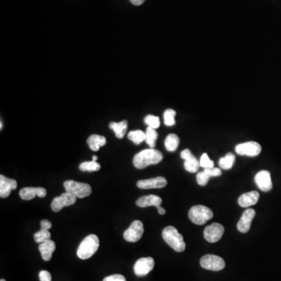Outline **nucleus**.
<instances>
[{
    "mask_svg": "<svg viewBox=\"0 0 281 281\" xmlns=\"http://www.w3.org/2000/svg\"><path fill=\"white\" fill-rule=\"evenodd\" d=\"M163 159V154L159 151L150 148L135 155L133 164L137 169H144L150 165L158 164Z\"/></svg>",
    "mask_w": 281,
    "mask_h": 281,
    "instance_id": "obj_1",
    "label": "nucleus"
},
{
    "mask_svg": "<svg viewBox=\"0 0 281 281\" xmlns=\"http://www.w3.org/2000/svg\"><path fill=\"white\" fill-rule=\"evenodd\" d=\"M162 236L166 243L174 251L177 252L185 251L186 244L184 241V237L173 226L165 227L162 232Z\"/></svg>",
    "mask_w": 281,
    "mask_h": 281,
    "instance_id": "obj_2",
    "label": "nucleus"
},
{
    "mask_svg": "<svg viewBox=\"0 0 281 281\" xmlns=\"http://www.w3.org/2000/svg\"><path fill=\"white\" fill-rule=\"evenodd\" d=\"M99 247V240L96 235L90 234L81 241L78 246L77 255L80 259H88L95 254Z\"/></svg>",
    "mask_w": 281,
    "mask_h": 281,
    "instance_id": "obj_3",
    "label": "nucleus"
},
{
    "mask_svg": "<svg viewBox=\"0 0 281 281\" xmlns=\"http://www.w3.org/2000/svg\"><path fill=\"white\" fill-rule=\"evenodd\" d=\"M213 217V211L205 205H195L189 210L188 217L193 223L203 225Z\"/></svg>",
    "mask_w": 281,
    "mask_h": 281,
    "instance_id": "obj_4",
    "label": "nucleus"
},
{
    "mask_svg": "<svg viewBox=\"0 0 281 281\" xmlns=\"http://www.w3.org/2000/svg\"><path fill=\"white\" fill-rule=\"evenodd\" d=\"M63 186L66 192L75 195L77 199H84L92 194V187L85 183L69 180L65 181Z\"/></svg>",
    "mask_w": 281,
    "mask_h": 281,
    "instance_id": "obj_5",
    "label": "nucleus"
},
{
    "mask_svg": "<svg viewBox=\"0 0 281 281\" xmlns=\"http://www.w3.org/2000/svg\"><path fill=\"white\" fill-rule=\"evenodd\" d=\"M200 265L203 269L211 271H220L224 269L226 263L218 255H205L200 259Z\"/></svg>",
    "mask_w": 281,
    "mask_h": 281,
    "instance_id": "obj_6",
    "label": "nucleus"
},
{
    "mask_svg": "<svg viewBox=\"0 0 281 281\" xmlns=\"http://www.w3.org/2000/svg\"><path fill=\"white\" fill-rule=\"evenodd\" d=\"M143 233H144V226L142 222L140 220H135L125 231L124 238L128 242L135 243L141 238Z\"/></svg>",
    "mask_w": 281,
    "mask_h": 281,
    "instance_id": "obj_7",
    "label": "nucleus"
},
{
    "mask_svg": "<svg viewBox=\"0 0 281 281\" xmlns=\"http://www.w3.org/2000/svg\"><path fill=\"white\" fill-rule=\"evenodd\" d=\"M236 153L241 156L254 157L259 156L262 152L261 145L255 141H248V142L239 144L235 148Z\"/></svg>",
    "mask_w": 281,
    "mask_h": 281,
    "instance_id": "obj_8",
    "label": "nucleus"
},
{
    "mask_svg": "<svg viewBox=\"0 0 281 281\" xmlns=\"http://www.w3.org/2000/svg\"><path fill=\"white\" fill-rule=\"evenodd\" d=\"M224 234V227L218 223H212L204 230V237L208 242L216 243L220 240Z\"/></svg>",
    "mask_w": 281,
    "mask_h": 281,
    "instance_id": "obj_9",
    "label": "nucleus"
},
{
    "mask_svg": "<svg viewBox=\"0 0 281 281\" xmlns=\"http://www.w3.org/2000/svg\"><path fill=\"white\" fill-rule=\"evenodd\" d=\"M77 198L72 194L68 192L62 193L61 196L56 197L52 203H51V208L55 213L60 212L61 209L65 206L72 205L76 203Z\"/></svg>",
    "mask_w": 281,
    "mask_h": 281,
    "instance_id": "obj_10",
    "label": "nucleus"
},
{
    "mask_svg": "<svg viewBox=\"0 0 281 281\" xmlns=\"http://www.w3.org/2000/svg\"><path fill=\"white\" fill-rule=\"evenodd\" d=\"M155 266L154 259L152 257L140 258L134 265V271L138 277H144L153 270Z\"/></svg>",
    "mask_w": 281,
    "mask_h": 281,
    "instance_id": "obj_11",
    "label": "nucleus"
},
{
    "mask_svg": "<svg viewBox=\"0 0 281 281\" xmlns=\"http://www.w3.org/2000/svg\"><path fill=\"white\" fill-rule=\"evenodd\" d=\"M255 182L261 191H269L273 188L271 175L268 171H259L255 177Z\"/></svg>",
    "mask_w": 281,
    "mask_h": 281,
    "instance_id": "obj_12",
    "label": "nucleus"
},
{
    "mask_svg": "<svg viewBox=\"0 0 281 281\" xmlns=\"http://www.w3.org/2000/svg\"><path fill=\"white\" fill-rule=\"evenodd\" d=\"M181 156L183 159H185L184 167L187 172L190 173H196L199 170L200 163L198 159L193 156L192 153L190 152L189 149H185L181 153Z\"/></svg>",
    "mask_w": 281,
    "mask_h": 281,
    "instance_id": "obj_13",
    "label": "nucleus"
},
{
    "mask_svg": "<svg viewBox=\"0 0 281 281\" xmlns=\"http://www.w3.org/2000/svg\"><path fill=\"white\" fill-rule=\"evenodd\" d=\"M167 185V179L163 177L140 180L137 182V187L140 189L163 188Z\"/></svg>",
    "mask_w": 281,
    "mask_h": 281,
    "instance_id": "obj_14",
    "label": "nucleus"
},
{
    "mask_svg": "<svg viewBox=\"0 0 281 281\" xmlns=\"http://www.w3.org/2000/svg\"><path fill=\"white\" fill-rule=\"evenodd\" d=\"M255 216V211L254 209H246L237 223V228L238 231H240L241 233H248L251 228V222Z\"/></svg>",
    "mask_w": 281,
    "mask_h": 281,
    "instance_id": "obj_15",
    "label": "nucleus"
},
{
    "mask_svg": "<svg viewBox=\"0 0 281 281\" xmlns=\"http://www.w3.org/2000/svg\"><path fill=\"white\" fill-rule=\"evenodd\" d=\"M17 187V183L14 179L7 178L4 175H0V197L2 199L10 196L12 190Z\"/></svg>",
    "mask_w": 281,
    "mask_h": 281,
    "instance_id": "obj_16",
    "label": "nucleus"
},
{
    "mask_svg": "<svg viewBox=\"0 0 281 281\" xmlns=\"http://www.w3.org/2000/svg\"><path fill=\"white\" fill-rule=\"evenodd\" d=\"M259 199V193L256 191H250L245 193L243 195L239 197L238 204L240 206L243 208L254 205L258 203Z\"/></svg>",
    "mask_w": 281,
    "mask_h": 281,
    "instance_id": "obj_17",
    "label": "nucleus"
},
{
    "mask_svg": "<svg viewBox=\"0 0 281 281\" xmlns=\"http://www.w3.org/2000/svg\"><path fill=\"white\" fill-rule=\"evenodd\" d=\"M38 249L42 255V259L46 262L50 261L52 259V253L54 252L56 249V244L52 240L41 243L38 246Z\"/></svg>",
    "mask_w": 281,
    "mask_h": 281,
    "instance_id": "obj_18",
    "label": "nucleus"
},
{
    "mask_svg": "<svg viewBox=\"0 0 281 281\" xmlns=\"http://www.w3.org/2000/svg\"><path fill=\"white\" fill-rule=\"evenodd\" d=\"M162 199L157 195H145V196L140 197L136 202V205L141 208L145 207L155 206L160 205L162 204Z\"/></svg>",
    "mask_w": 281,
    "mask_h": 281,
    "instance_id": "obj_19",
    "label": "nucleus"
},
{
    "mask_svg": "<svg viewBox=\"0 0 281 281\" xmlns=\"http://www.w3.org/2000/svg\"><path fill=\"white\" fill-rule=\"evenodd\" d=\"M87 143L89 148L94 152L99 150L101 147L104 146L107 144V139L104 136L98 135H93L89 137Z\"/></svg>",
    "mask_w": 281,
    "mask_h": 281,
    "instance_id": "obj_20",
    "label": "nucleus"
},
{
    "mask_svg": "<svg viewBox=\"0 0 281 281\" xmlns=\"http://www.w3.org/2000/svg\"><path fill=\"white\" fill-rule=\"evenodd\" d=\"M128 123L126 121H122L121 122H112L109 124V127L114 131L115 135L118 139H121L125 137L127 129Z\"/></svg>",
    "mask_w": 281,
    "mask_h": 281,
    "instance_id": "obj_21",
    "label": "nucleus"
},
{
    "mask_svg": "<svg viewBox=\"0 0 281 281\" xmlns=\"http://www.w3.org/2000/svg\"><path fill=\"white\" fill-rule=\"evenodd\" d=\"M179 144H180V139L175 134L169 135L165 140V147L169 152H175L177 150Z\"/></svg>",
    "mask_w": 281,
    "mask_h": 281,
    "instance_id": "obj_22",
    "label": "nucleus"
},
{
    "mask_svg": "<svg viewBox=\"0 0 281 281\" xmlns=\"http://www.w3.org/2000/svg\"><path fill=\"white\" fill-rule=\"evenodd\" d=\"M235 159L236 158H235V156L233 153H227L224 157H222L219 159V167L223 170H231L233 167Z\"/></svg>",
    "mask_w": 281,
    "mask_h": 281,
    "instance_id": "obj_23",
    "label": "nucleus"
},
{
    "mask_svg": "<svg viewBox=\"0 0 281 281\" xmlns=\"http://www.w3.org/2000/svg\"><path fill=\"white\" fill-rule=\"evenodd\" d=\"M157 139H158V133L156 131V129L148 126L145 131V141L151 149H154Z\"/></svg>",
    "mask_w": 281,
    "mask_h": 281,
    "instance_id": "obj_24",
    "label": "nucleus"
},
{
    "mask_svg": "<svg viewBox=\"0 0 281 281\" xmlns=\"http://www.w3.org/2000/svg\"><path fill=\"white\" fill-rule=\"evenodd\" d=\"M101 166L96 161H89V162H84L80 163L79 169L80 171L84 172H94L100 170Z\"/></svg>",
    "mask_w": 281,
    "mask_h": 281,
    "instance_id": "obj_25",
    "label": "nucleus"
},
{
    "mask_svg": "<svg viewBox=\"0 0 281 281\" xmlns=\"http://www.w3.org/2000/svg\"><path fill=\"white\" fill-rule=\"evenodd\" d=\"M128 139L136 145H139L145 140V132L140 130L131 131L128 134Z\"/></svg>",
    "mask_w": 281,
    "mask_h": 281,
    "instance_id": "obj_26",
    "label": "nucleus"
},
{
    "mask_svg": "<svg viewBox=\"0 0 281 281\" xmlns=\"http://www.w3.org/2000/svg\"><path fill=\"white\" fill-rule=\"evenodd\" d=\"M19 195L23 200H25V201L31 200L34 199V197L37 196L36 187H24L20 190Z\"/></svg>",
    "mask_w": 281,
    "mask_h": 281,
    "instance_id": "obj_27",
    "label": "nucleus"
},
{
    "mask_svg": "<svg viewBox=\"0 0 281 281\" xmlns=\"http://www.w3.org/2000/svg\"><path fill=\"white\" fill-rule=\"evenodd\" d=\"M34 239L37 243L41 244L46 242L48 240H51L50 232L48 230L41 229L37 233L34 234Z\"/></svg>",
    "mask_w": 281,
    "mask_h": 281,
    "instance_id": "obj_28",
    "label": "nucleus"
},
{
    "mask_svg": "<svg viewBox=\"0 0 281 281\" xmlns=\"http://www.w3.org/2000/svg\"><path fill=\"white\" fill-rule=\"evenodd\" d=\"M175 116H176V111L173 110L172 109H168L165 111L164 114H163L165 125L167 126H173L176 124Z\"/></svg>",
    "mask_w": 281,
    "mask_h": 281,
    "instance_id": "obj_29",
    "label": "nucleus"
},
{
    "mask_svg": "<svg viewBox=\"0 0 281 281\" xmlns=\"http://www.w3.org/2000/svg\"><path fill=\"white\" fill-rule=\"evenodd\" d=\"M145 123L148 126L152 128H159L160 126V121L159 118L154 115H148L145 118Z\"/></svg>",
    "mask_w": 281,
    "mask_h": 281,
    "instance_id": "obj_30",
    "label": "nucleus"
},
{
    "mask_svg": "<svg viewBox=\"0 0 281 281\" xmlns=\"http://www.w3.org/2000/svg\"><path fill=\"white\" fill-rule=\"evenodd\" d=\"M199 163H200V166L204 169L214 167V162L209 159V156L207 155V153L203 154Z\"/></svg>",
    "mask_w": 281,
    "mask_h": 281,
    "instance_id": "obj_31",
    "label": "nucleus"
},
{
    "mask_svg": "<svg viewBox=\"0 0 281 281\" xmlns=\"http://www.w3.org/2000/svg\"><path fill=\"white\" fill-rule=\"evenodd\" d=\"M204 172H205V174H206L209 178L213 177H219V176H220V175L222 174V171H221L220 169L217 168V167L204 169Z\"/></svg>",
    "mask_w": 281,
    "mask_h": 281,
    "instance_id": "obj_32",
    "label": "nucleus"
},
{
    "mask_svg": "<svg viewBox=\"0 0 281 281\" xmlns=\"http://www.w3.org/2000/svg\"><path fill=\"white\" fill-rule=\"evenodd\" d=\"M197 182L200 186H205L209 182V177L205 174V172H199L197 174Z\"/></svg>",
    "mask_w": 281,
    "mask_h": 281,
    "instance_id": "obj_33",
    "label": "nucleus"
},
{
    "mask_svg": "<svg viewBox=\"0 0 281 281\" xmlns=\"http://www.w3.org/2000/svg\"><path fill=\"white\" fill-rule=\"evenodd\" d=\"M103 281H126V278L121 274H113L104 278Z\"/></svg>",
    "mask_w": 281,
    "mask_h": 281,
    "instance_id": "obj_34",
    "label": "nucleus"
},
{
    "mask_svg": "<svg viewBox=\"0 0 281 281\" xmlns=\"http://www.w3.org/2000/svg\"><path fill=\"white\" fill-rule=\"evenodd\" d=\"M39 279L40 281H52V276L49 272L47 270H42L39 273Z\"/></svg>",
    "mask_w": 281,
    "mask_h": 281,
    "instance_id": "obj_35",
    "label": "nucleus"
},
{
    "mask_svg": "<svg viewBox=\"0 0 281 281\" xmlns=\"http://www.w3.org/2000/svg\"><path fill=\"white\" fill-rule=\"evenodd\" d=\"M41 229H44V230H49L51 229V227H52V223H51L50 221H48V219H42L41 221Z\"/></svg>",
    "mask_w": 281,
    "mask_h": 281,
    "instance_id": "obj_36",
    "label": "nucleus"
},
{
    "mask_svg": "<svg viewBox=\"0 0 281 281\" xmlns=\"http://www.w3.org/2000/svg\"><path fill=\"white\" fill-rule=\"evenodd\" d=\"M36 193L39 198H45L47 195V190L43 187H36Z\"/></svg>",
    "mask_w": 281,
    "mask_h": 281,
    "instance_id": "obj_37",
    "label": "nucleus"
},
{
    "mask_svg": "<svg viewBox=\"0 0 281 281\" xmlns=\"http://www.w3.org/2000/svg\"><path fill=\"white\" fill-rule=\"evenodd\" d=\"M145 0H130V2L135 6H140L145 2Z\"/></svg>",
    "mask_w": 281,
    "mask_h": 281,
    "instance_id": "obj_38",
    "label": "nucleus"
},
{
    "mask_svg": "<svg viewBox=\"0 0 281 281\" xmlns=\"http://www.w3.org/2000/svg\"><path fill=\"white\" fill-rule=\"evenodd\" d=\"M156 208L157 209H158V212H159V214H160V215H165V214H166V213H167V212H166V209H163V208H162V207L160 206V205H157L156 207Z\"/></svg>",
    "mask_w": 281,
    "mask_h": 281,
    "instance_id": "obj_39",
    "label": "nucleus"
},
{
    "mask_svg": "<svg viewBox=\"0 0 281 281\" xmlns=\"http://www.w3.org/2000/svg\"><path fill=\"white\" fill-rule=\"evenodd\" d=\"M93 161H97V160H98V156H93Z\"/></svg>",
    "mask_w": 281,
    "mask_h": 281,
    "instance_id": "obj_40",
    "label": "nucleus"
},
{
    "mask_svg": "<svg viewBox=\"0 0 281 281\" xmlns=\"http://www.w3.org/2000/svg\"><path fill=\"white\" fill-rule=\"evenodd\" d=\"M0 128H1V130H2V121H1V123H0Z\"/></svg>",
    "mask_w": 281,
    "mask_h": 281,
    "instance_id": "obj_41",
    "label": "nucleus"
},
{
    "mask_svg": "<svg viewBox=\"0 0 281 281\" xmlns=\"http://www.w3.org/2000/svg\"><path fill=\"white\" fill-rule=\"evenodd\" d=\"M0 281H6V280L1 279V280H0Z\"/></svg>",
    "mask_w": 281,
    "mask_h": 281,
    "instance_id": "obj_42",
    "label": "nucleus"
}]
</instances>
